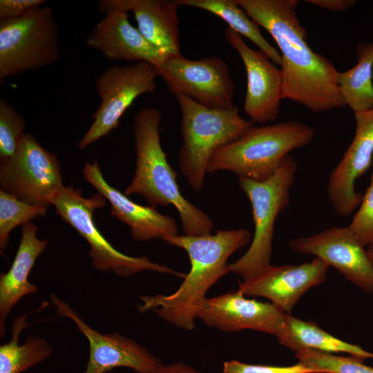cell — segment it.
<instances>
[{"label": "cell", "instance_id": "obj_28", "mask_svg": "<svg viewBox=\"0 0 373 373\" xmlns=\"http://www.w3.org/2000/svg\"><path fill=\"white\" fill-rule=\"evenodd\" d=\"M26 122L5 99H0V159L12 157L16 152Z\"/></svg>", "mask_w": 373, "mask_h": 373}, {"label": "cell", "instance_id": "obj_8", "mask_svg": "<svg viewBox=\"0 0 373 373\" xmlns=\"http://www.w3.org/2000/svg\"><path fill=\"white\" fill-rule=\"evenodd\" d=\"M59 57V30L51 7L0 20L1 81L50 66Z\"/></svg>", "mask_w": 373, "mask_h": 373}, {"label": "cell", "instance_id": "obj_6", "mask_svg": "<svg viewBox=\"0 0 373 373\" xmlns=\"http://www.w3.org/2000/svg\"><path fill=\"white\" fill-rule=\"evenodd\" d=\"M298 166L288 155L278 171L264 181L238 178L240 189L249 199L253 214L254 233L247 251L229 264L230 271L242 280L259 274L271 263L274 227L278 215L289 205Z\"/></svg>", "mask_w": 373, "mask_h": 373}, {"label": "cell", "instance_id": "obj_22", "mask_svg": "<svg viewBox=\"0 0 373 373\" xmlns=\"http://www.w3.org/2000/svg\"><path fill=\"white\" fill-rule=\"evenodd\" d=\"M280 344L294 352L303 349L326 353H347L363 361L373 358V353L331 335L312 321H305L287 314L285 326L278 338Z\"/></svg>", "mask_w": 373, "mask_h": 373}, {"label": "cell", "instance_id": "obj_24", "mask_svg": "<svg viewBox=\"0 0 373 373\" xmlns=\"http://www.w3.org/2000/svg\"><path fill=\"white\" fill-rule=\"evenodd\" d=\"M29 314L17 316L12 325V337L0 346V373H21L44 362L52 354V346L43 338L28 336L19 344L21 332L30 323Z\"/></svg>", "mask_w": 373, "mask_h": 373}, {"label": "cell", "instance_id": "obj_11", "mask_svg": "<svg viewBox=\"0 0 373 373\" xmlns=\"http://www.w3.org/2000/svg\"><path fill=\"white\" fill-rule=\"evenodd\" d=\"M160 76L173 95H184L211 108L233 107L234 84L226 62L209 56L193 60L181 54L169 56Z\"/></svg>", "mask_w": 373, "mask_h": 373}, {"label": "cell", "instance_id": "obj_14", "mask_svg": "<svg viewBox=\"0 0 373 373\" xmlns=\"http://www.w3.org/2000/svg\"><path fill=\"white\" fill-rule=\"evenodd\" d=\"M224 37L236 50L245 68V113L252 123L265 124L275 121L283 99L281 70L266 54L248 46L242 37L229 27L225 28Z\"/></svg>", "mask_w": 373, "mask_h": 373}, {"label": "cell", "instance_id": "obj_21", "mask_svg": "<svg viewBox=\"0 0 373 373\" xmlns=\"http://www.w3.org/2000/svg\"><path fill=\"white\" fill-rule=\"evenodd\" d=\"M39 228L32 222L21 227V237L13 262L0 276V334L6 332V320L12 307L25 296L37 293L28 276L37 258L46 249L48 240L37 237Z\"/></svg>", "mask_w": 373, "mask_h": 373}, {"label": "cell", "instance_id": "obj_19", "mask_svg": "<svg viewBox=\"0 0 373 373\" xmlns=\"http://www.w3.org/2000/svg\"><path fill=\"white\" fill-rule=\"evenodd\" d=\"M82 173L84 180L110 202L111 214L128 227L134 240H163L168 236L178 235V228L173 218L159 213L154 206H144L132 201L111 186L104 179L97 160L85 162Z\"/></svg>", "mask_w": 373, "mask_h": 373}, {"label": "cell", "instance_id": "obj_25", "mask_svg": "<svg viewBox=\"0 0 373 373\" xmlns=\"http://www.w3.org/2000/svg\"><path fill=\"white\" fill-rule=\"evenodd\" d=\"M180 6H189L209 12L225 21L228 27L245 37L266 54L276 65L282 62L280 53L262 36L259 26L235 0H176Z\"/></svg>", "mask_w": 373, "mask_h": 373}, {"label": "cell", "instance_id": "obj_9", "mask_svg": "<svg viewBox=\"0 0 373 373\" xmlns=\"http://www.w3.org/2000/svg\"><path fill=\"white\" fill-rule=\"evenodd\" d=\"M1 190L26 203L48 208L61 188L62 175L57 155L30 133H24L15 153L0 159Z\"/></svg>", "mask_w": 373, "mask_h": 373}, {"label": "cell", "instance_id": "obj_34", "mask_svg": "<svg viewBox=\"0 0 373 373\" xmlns=\"http://www.w3.org/2000/svg\"><path fill=\"white\" fill-rule=\"evenodd\" d=\"M367 250H368L370 256L373 262V244L368 246Z\"/></svg>", "mask_w": 373, "mask_h": 373}, {"label": "cell", "instance_id": "obj_31", "mask_svg": "<svg viewBox=\"0 0 373 373\" xmlns=\"http://www.w3.org/2000/svg\"><path fill=\"white\" fill-rule=\"evenodd\" d=\"M44 0H1L0 20L20 18L43 6Z\"/></svg>", "mask_w": 373, "mask_h": 373}, {"label": "cell", "instance_id": "obj_18", "mask_svg": "<svg viewBox=\"0 0 373 373\" xmlns=\"http://www.w3.org/2000/svg\"><path fill=\"white\" fill-rule=\"evenodd\" d=\"M85 43L113 61L149 62L158 70L169 57L148 41L128 21V12L117 8L102 13Z\"/></svg>", "mask_w": 373, "mask_h": 373}, {"label": "cell", "instance_id": "obj_12", "mask_svg": "<svg viewBox=\"0 0 373 373\" xmlns=\"http://www.w3.org/2000/svg\"><path fill=\"white\" fill-rule=\"evenodd\" d=\"M51 302L59 316L73 321L87 338L89 356L82 373H106L117 367H126L136 373H153L163 363L145 347L118 332L102 334L89 326L67 303L55 294Z\"/></svg>", "mask_w": 373, "mask_h": 373}, {"label": "cell", "instance_id": "obj_29", "mask_svg": "<svg viewBox=\"0 0 373 373\" xmlns=\"http://www.w3.org/2000/svg\"><path fill=\"white\" fill-rule=\"evenodd\" d=\"M348 227L364 246L373 244V172L370 185Z\"/></svg>", "mask_w": 373, "mask_h": 373}, {"label": "cell", "instance_id": "obj_30", "mask_svg": "<svg viewBox=\"0 0 373 373\" xmlns=\"http://www.w3.org/2000/svg\"><path fill=\"white\" fill-rule=\"evenodd\" d=\"M222 373H316L303 363L289 366L249 364L231 360L224 363Z\"/></svg>", "mask_w": 373, "mask_h": 373}, {"label": "cell", "instance_id": "obj_3", "mask_svg": "<svg viewBox=\"0 0 373 373\" xmlns=\"http://www.w3.org/2000/svg\"><path fill=\"white\" fill-rule=\"evenodd\" d=\"M133 121L135 173L124 194L140 195L154 207H175L184 235L211 233L213 227L211 219L182 195L177 173L162 147L160 110L154 107L142 108L136 113Z\"/></svg>", "mask_w": 373, "mask_h": 373}, {"label": "cell", "instance_id": "obj_17", "mask_svg": "<svg viewBox=\"0 0 373 373\" xmlns=\"http://www.w3.org/2000/svg\"><path fill=\"white\" fill-rule=\"evenodd\" d=\"M329 265L318 258L298 265H270L246 280L239 282L238 290L245 296H260L271 300L286 314L312 287L325 281Z\"/></svg>", "mask_w": 373, "mask_h": 373}, {"label": "cell", "instance_id": "obj_20", "mask_svg": "<svg viewBox=\"0 0 373 373\" xmlns=\"http://www.w3.org/2000/svg\"><path fill=\"white\" fill-rule=\"evenodd\" d=\"M176 0H99L97 9L131 12L144 38L169 56L180 55Z\"/></svg>", "mask_w": 373, "mask_h": 373}, {"label": "cell", "instance_id": "obj_15", "mask_svg": "<svg viewBox=\"0 0 373 373\" xmlns=\"http://www.w3.org/2000/svg\"><path fill=\"white\" fill-rule=\"evenodd\" d=\"M287 314L272 303L248 299L240 291L207 298L197 314L207 325L226 332L254 329L282 334Z\"/></svg>", "mask_w": 373, "mask_h": 373}, {"label": "cell", "instance_id": "obj_23", "mask_svg": "<svg viewBox=\"0 0 373 373\" xmlns=\"http://www.w3.org/2000/svg\"><path fill=\"white\" fill-rule=\"evenodd\" d=\"M356 57L353 68L337 75L341 94L354 113L373 108V41L358 43Z\"/></svg>", "mask_w": 373, "mask_h": 373}, {"label": "cell", "instance_id": "obj_4", "mask_svg": "<svg viewBox=\"0 0 373 373\" xmlns=\"http://www.w3.org/2000/svg\"><path fill=\"white\" fill-rule=\"evenodd\" d=\"M314 134L310 126L297 120L252 125L214 152L207 171H229L238 178L266 180L278 171L291 151L309 144Z\"/></svg>", "mask_w": 373, "mask_h": 373}, {"label": "cell", "instance_id": "obj_1", "mask_svg": "<svg viewBox=\"0 0 373 373\" xmlns=\"http://www.w3.org/2000/svg\"><path fill=\"white\" fill-rule=\"evenodd\" d=\"M273 37L280 50L283 99L314 113L346 106L332 61L314 52L297 12L298 0H235Z\"/></svg>", "mask_w": 373, "mask_h": 373}, {"label": "cell", "instance_id": "obj_7", "mask_svg": "<svg viewBox=\"0 0 373 373\" xmlns=\"http://www.w3.org/2000/svg\"><path fill=\"white\" fill-rule=\"evenodd\" d=\"M106 202V198L99 192L85 198L79 189L63 186L52 202L61 218L88 242V254L97 270L113 272L121 277L152 271L184 278L183 273L154 262L145 256H130L117 250L100 233L93 220L94 211L104 208Z\"/></svg>", "mask_w": 373, "mask_h": 373}, {"label": "cell", "instance_id": "obj_10", "mask_svg": "<svg viewBox=\"0 0 373 373\" xmlns=\"http://www.w3.org/2000/svg\"><path fill=\"white\" fill-rule=\"evenodd\" d=\"M157 76L158 68L146 61L108 67L95 79L100 104L92 124L78 142L79 149L87 148L118 128L122 116L134 101L155 90Z\"/></svg>", "mask_w": 373, "mask_h": 373}, {"label": "cell", "instance_id": "obj_13", "mask_svg": "<svg viewBox=\"0 0 373 373\" xmlns=\"http://www.w3.org/2000/svg\"><path fill=\"white\" fill-rule=\"evenodd\" d=\"M289 247L321 259L365 292L373 293V262L367 249L348 226H333L312 236L294 238Z\"/></svg>", "mask_w": 373, "mask_h": 373}, {"label": "cell", "instance_id": "obj_16", "mask_svg": "<svg viewBox=\"0 0 373 373\" xmlns=\"http://www.w3.org/2000/svg\"><path fill=\"white\" fill-rule=\"evenodd\" d=\"M354 117V137L330 173L327 186L331 205L343 217L358 208L363 195L356 192L355 182L370 169L373 157V108L356 113Z\"/></svg>", "mask_w": 373, "mask_h": 373}, {"label": "cell", "instance_id": "obj_26", "mask_svg": "<svg viewBox=\"0 0 373 373\" xmlns=\"http://www.w3.org/2000/svg\"><path fill=\"white\" fill-rule=\"evenodd\" d=\"M47 208L22 202L15 196L0 190V250L8 247L10 232L18 226L44 217Z\"/></svg>", "mask_w": 373, "mask_h": 373}, {"label": "cell", "instance_id": "obj_33", "mask_svg": "<svg viewBox=\"0 0 373 373\" xmlns=\"http://www.w3.org/2000/svg\"><path fill=\"white\" fill-rule=\"evenodd\" d=\"M153 373H200L191 365L182 362L162 364Z\"/></svg>", "mask_w": 373, "mask_h": 373}, {"label": "cell", "instance_id": "obj_5", "mask_svg": "<svg viewBox=\"0 0 373 373\" xmlns=\"http://www.w3.org/2000/svg\"><path fill=\"white\" fill-rule=\"evenodd\" d=\"M175 98L181 110L183 139L178 165L190 187L198 192L204 186L208 162L214 152L239 137L253 123L242 117L236 106L211 108L184 95Z\"/></svg>", "mask_w": 373, "mask_h": 373}, {"label": "cell", "instance_id": "obj_2", "mask_svg": "<svg viewBox=\"0 0 373 373\" xmlns=\"http://www.w3.org/2000/svg\"><path fill=\"white\" fill-rule=\"evenodd\" d=\"M246 229L217 230L214 234L176 235L163 241L184 249L188 254L191 269L184 280L172 294L144 296L137 305L139 312L152 311L173 325L193 330L198 312L207 298V292L229 270V258L251 240Z\"/></svg>", "mask_w": 373, "mask_h": 373}, {"label": "cell", "instance_id": "obj_32", "mask_svg": "<svg viewBox=\"0 0 373 373\" xmlns=\"http://www.w3.org/2000/svg\"><path fill=\"white\" fill-rule=\"evenodd\" d=\"M305 1L333 12L347 10L356 4L354 0H306Z\"/></svg>", "mask_w": 373, "mask_h": 373}, {"label": "cell", "instance_id": "obj_27", "mask_svg": "<svg viewBox=\"0 0 373 373\" xmlns=\"http://www.w3.org/2000/svg\"><path fill=\"white\" fill-rule=\"evenodd\" d=\"M296 358L316 373H373V367L355 356H341L315 350L295 352Z\"/></svg>", "mask_w": 373, "mask_h": 373}]
</instances>
